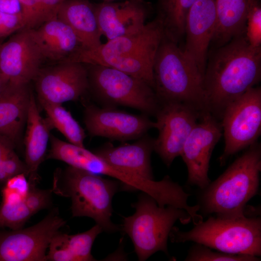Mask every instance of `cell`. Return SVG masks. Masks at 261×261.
<instances>
[{"label": "cell", "mask_w": 261, "mask_h": 261, "mask_svg": "<svg viewBox=\"0 0 261 261\" xmlns=\"http://www.w3.org/2000/svg\"><path fill=\"white\" fill-rule=\"evenodd\" d=\"M0 11L10 14H21L19 0H0Z\"/></svg>", "instance_id": "cell-37"}, {"label": "cell", "mask_w": 261, "mask_h": 261, "mask_svg": "<svg viewBox=\"0 0 261 261\" xmlns=\"http://www.w3.org/2000/svg\"><path fill=\"white\" fill-rule=\"evenodd\" d=\"M163 36L161 24L156 18L136 32L107 41L95 49L81 48L65 61L88 64L106 56L155 58Z\"/></svg>", "instance_id": "cell-16"}, {"label": "cell", "mask_w": 261, "mask_h": 261, "mask_svg": "<svg viewBox=\"0 0 261 261\" xmlns=\"http://www.w3.org/2000/svg\"><path fill=\"white\" fill-rule=\"evenodd\" d=\"M84 120L91 136L120 142L137 140L156 126L145 114H132L115 107L101 108L93 104L86 106Z\"/></svg>", "instance_id": "cell-15"}, {"label": "cell", "mask_w": 261, "mask_h": 261, "mask_svg": "<svg viewBox=\"0 0 261 261\" xmlns=\"http://www.w3.org/2000/svg\"><path fill=\"white\" fill-rule=\"evenodd\" d=\"M33 215L25 200L2 199L0 205V228L12 230L22 228Z\"/></svg>", "instance_id": "cell-28"}, {"label": "cell", "mask_w": 261, "mask_h": 261, "mask_svg": "<svg viewBox=\"0 0 261 261\" xmlns=\"http://www.w3.org/2000/svg\"><path fill=\"white\" fill-rule=\"evenodd\" d=\"M169 237L172 242L192 241L226 253L261 255V218L247 217L223 219L210 217L188 231L173 227Z\"/></svg>", "instance_id": "cell-6"}, {"label": "cell", "mask_w": 261, "mask_h": 261, "mask_svg": "<svg viewBox=\"0 0 261 261\" xmlns=\"http://www.w3.org/2000/svg\"><path fill=\"white\" fill-rule=\"evenodd\" d=\"M132 205L135 212L123 217L121 231L131 240L139 261L146 260L158 251L168 255L167 241L175 222L185 225L192 220L185 210L172 205L160 206L143 192Z\"/></svg>", "instance_id": "cell-5"}, {"label": "cell", "mask_w": 261, "mask_h": 261, "mask_svg": "<svg viewBox=\"0 0 261 261\" xmlns=\"http://www.w3.org/2000/svg\"><path fill=\"white\" fill-rule=\"evenodd\" d=\"M153 75L160 105L181 102L201 113L208 112L203 76L178 44L164 35L155 57Z\"/></svg>", "instance_id": "cell-3"}, {"label": "cell", "mask_w": 261, "mask_h": 261, "mask_svg": "<svg viewBox=\"0 0 261 261\" xmlns=\"http://www.w3.org/2000/svg\"><path fill=\"white\" fill-rule=\"evenodd\" d=\"M120 184L69 166L56 171L51 189L53 193L71 199L72 217L90 218L103 232H115L121 231V226L112 221V203Z\"/></svg>", "instance_id": "cell-4"}, {"label": "cell", "mask_w": 261, "mask_h": 261, "mask_svg": "<svg viewBox=\"0 0 261 261\" xmlns=\"http://www.w3.org/2000/svg\"><path fill=\"white\" fill-rule=\"evenodd\" d=\"M102 232V228L97 224L89 230L75 234L59 232L50 242L46 261H95L91 254L92 246L97 236Z\"/></svg>", "instance_id": "cell-25"}, {"label": "cell", "mask_w": 261, "mask_h": 261, "mask_svg": "<svg viewBox=\"0 0 261 261\" xmlns=\"http://www.w3.org/2000/svg\"><path fill=\"white\" fill-rule=\"evenodd\" d=\"M245 35L251 46L261 47V8L258 1L251 7L248 13Z\"/></svg>", "instance_id": "cell-31"}, {"label": "cell", "mask_w": 261, "mask_h": 261, "mask_svg": "<svg viewBox=\"0 0 261 261\" xmlns=\"http://www.w3.org/2000/svg\"><path fill=\"white\" fill-rule=\"evenodd\" d=\"M31 29L44 60L64 61L82 48L73 31L57 16Z\"/></svg>", "instance_id": "cell-20"}, {"label": "cell", "mask_w": 261, "mask_h": 261, "mask_svg": "<svg viewBox=\"0 0 261 261\" xmlns=\"http://www.w3.org/2000/svg\"><path fill=\"white\" fill-rule=\"evenodd\" d=\"M20 174L29 176V171L14 149L0 159V183H5L11 177Z\"/></svg>", "instance_id": "cell-30"}, {"label": "cell", "mask_w": 261, "mask_h": 261, "mask_svg": "<svg viewBox=\"0 0 261 261\" xmlns=\"http://www.w3.org/2000/svg\"><path fill=\"white\" fill-rule=\"evenodd\" d=\"M238 157L216 180L203 189L200 210L223 219L247 216L246 204L258 192L261 171V146L255 143Z\"/></svg>", "instance_id": "cell-2"}, {"label": "cell", "mask_w": 261, "mask_h": 261, "mask_svg": "<svg viewBox=\"0 0 261 261\" xmlns=\"http://www.w3.org/2000/svg\"><path fill=\"white\" fill-rule=\"evenodd\" d=\"M52 155L55 160L63 161L69 166L114 178L126 189L145 193L153 198L160 206L179 207L185 201L186 194L184 189L168 175L159 181L144 179L110 165L85 147L62 140L56 143Z\"/></svg>", "instance_id": "cell-7"}, {"label": "cell", "mask_w": 261, "mask_h": 261, "mask_svg": "<svg viewBox=\"0 0 261 261\" xmlns=\"http://www.w3.org/2000/svg\"><path fill=\"white\" fill-rule=\"evenodd\" d=\"M225 146L220 164L257 142L261 133V88L251 87L230 104L221 118Z\"/></svg>", "instance_id": "cell-9"}, {"label": "cell", "mask_w": 261, "mask_h": 261, "mask_svg": "<svg viewBox=\"0 0 261 261\" xmlns=\"http://www.w3.org/2000/svg\"><path fill=\"white\" fill-rule=\"evenodd\" d=\"M47 115V119L52 128H56L68 142L84 147L85 130L70 112L60 104L39 101Z\"/></svg>", "instance_id": "cell-27"}, {"label": "cell", "mask_w": 261, "mask_h": 261, "mask_svg": "<svg viewBox=\"0 0 261 261\" xmlns=\"http://www.w3.org/2000/svg\"><path fill=\"white\" fill-rule=\"evenodd\" d=\"M26 28L34 29L39 26L41 0H19Z\"/></svg>", "instance_id": "cell-34"}, {"label": "cell", "mask_w": 261, "mask_h": 261, "mask_svg": "<svg viewBox=\"0 0 261 261\" xmlns=\"http://www.w3.org/2000/svg\"><path fill=\"white\" fill-rule=\"evenodd\" d=\"M222 135L218 118L210 112L202 114L187 139L181 154L188 173V182L201 190L210 183L208 175L213 150Z\"/></svg>", "instance_id": "cell-13"}, {"label": "cell", "mask_w": 261, "mask_h": 261, "mask_svg": "<svg viewBox=\"0 0 261 261\" xmlns=\"http://www.w3.org/2000/svg\"><path fill=\"white\" fill-rule=\"evenodd\" d=\"M44 60L31 29L24 28L0 43V72L11 87L28 85Z\"/></svg>", "instance_id": "cell-12"}, {"label": "cell", "mask_w": 261, "mask_h": 261, "mask_svg": "<svg viewBox=\"0 0 261 261\" xmlns=\"http://www.w3.org/2000/svg\"><path fill=\"white\" fill-rule=\"evenodd\" d=\"M89 90L105 106L132 108L155 116L160 104L147 83L115 69L98 64H86Z\"/></svg>", "instance_id": "cell-8"}, {"label": "cell", "mask_w": 261, "mask_h": 261, "mask_svg": "<svg viewBox=\"0 0 261 261\" xmlns=\"http://www.w3.org/2000/svg\"><path fill=\"white\" fill-rule=\"evenodd\" d=\"M9 87L8 82L0 72V96L8 90Z\"/></svg>", "instance_id": "cell-39"}, {"label": "cell", "mask_w": 261, "mask_h": 261, "mask_svg": "<svg viewBox=\"0 0 261 261\" xmlns=\"http://www.w3.org/2000/svg\"><path fill=\"white\" fill-rule=\"evenodd\" d=\"M196 0H159L156 18L161 24L163 35L178 44L185 35L187 16Z\"/></svg>", "instance_id": "cell-26"}, {"label": "cell", "mask_w": 261, "mask_h": 261, "mask_svg": "<svg viewBox=\"0 0 261 261\" xmlns=\"http://www.w3.org/2000/svg\"><path fill=\"white\" fill-rule=\"evenodd\" d=\"M26 28L21 14H10L0 11V41Z\"/></svg>", "instance_id": "cell-33"}, {"label": "cell", "mask_w": 261, "mask_h": 261, "mask_svg": "<svg viewBox=\"0 0 261 261\" xmlns=\"http://www.w3.org/2000/svg\"><path fill=\"white\" fill-rule=\"evenodd\" d=\"M29 189L25 203L33 215L40 210L49 208L52 203V189H42L36 187L37 183L29 182Z\"/></svg>", "instance_id": "cell-32"}, {"label": "cell", "mask_w": 261, "mask_h": 261, "mask_svg": "<svg viewBox=\"0 0 261 261\" xmlns=\"http://www.w3.org/2000/svg\"><path fill=\"white\" fill-rule=\"evenodd\" d=\"M65 0H41L39 26L46 21L56 17L59 8Z\"/></svg>", "instance_id": "cell-35"}, {"label": "cell", "mask_w": 261, "mask_h": 261, "mask_svg": "<svg viewBox=\"0 0 261 261\" xmlns=\"http://www.w3.org/2000/svg\"><path fill=\"white\" fill-rule=\"evenodd\" d=\"M31 93L29 85L10 86L0 96V134L14 144L18 140L26 123Z\"/></svg>", "instance_id": "cell-24"}, {"label": "cell", "mask_w": 261, "mask_h": 261, "mask_svg": "<svg viewBox=\"0 0 261 261\" xmlns=\"http://www.w3.org/2000/svg\"><path fill=\"white\" fill-rule=\"evenodd\" d=\"M202 113L181 102L162 104L155 116L159 134L154 139V151L170 166L180 156L184 145Z\"/></svg>", "instance_id": "cell-11"}, {"label": "cell", "mask_w": 261, "mask_h": 261, "mask_svg": "<svg viewBox=\"0 0 261 261\" xmlns=\"http://www.w3.org/2000/svg\"><path fill=\"white\" fill-rule=\"evenodd\" d=\"M39 101L60 104L75 101L89 90L85 64L70 61L41 68L34 79Z\"/></svg>", "instance_id": "cell-14"}, {"label": "cell", "mask_w": 261, "mask_h": 261, "mask_svg": "<svg viewBox=\"0 0 261 261\" xmlns=\"http://www.w3.org/2000/svg\"><path fill=\"white\" fill-rule=\"evenodd\" d=\"M134 0V1H137L142 2H143L144 1V0Z\"/></svg>", "instance_id": "cell-40"}, {"label": "cell", "mask_w": 261, "mask_h": 261, "mask_svg": "<svg viewBox=\"0 0 261 261\" xmlns=\"http://www.w3.org/2000/svg\"><path fill=\"white\" fill-rule=\"evenodd\" d=\"M14 144L9 138L0 134V159L14 149Z\"/></svg>", "instance_id": "cell-38"}, {"label": "cell", "mask_w": 261, "mask_h": 261, "mask_svg": "<svg viewBox=\"0 0 261 261\" xmlns=\"http://www.w3.org/2000/svg\"><path fill=\"white\" fill-rule=\"evenodd\" d=\"M26 177L24 174H17L8 179L4 183V187L17 193L25 200L29 189V182Z\"/></svg>", "instance_id": "cell-36"}, {"label": "cell", "mask_w": 261, "mask_h": 261, "mask_svg": "<svg viewBox=\"0 0 261 261\" xmlns=\"http://www.w3.org/2000/svg\"><path fill=\"white\" fill-rule=\"evenodd\" d=\"M25 139V163L29 171V181L37 182V171L46 151L49 132L52 128L47 119L41 116L31 92L26 119Z\"/></svg>", "instance_id": "cell-22"}, {"label": "cell", "mask_w": 261, "mask_h": 261, "mask_svg": "<svg viewBox=\"0 0 261 261\" xmlns=\"http://www.w3.org/2000/svg\"><path fill=\"white\" fill-rule=\"evenodd\" d=\"M94 8L100 33L107 41L136 32L146 24L148 13L142 2L105 1Z\"/></svg>", "instance_id": "cell-18"}, {"label": "cell", "mask_w": 261, "mask_h": 261, "mask_svg": "<svg viewBox=\"0 0 261 261\" xmlns=\"http://www.w3.org/2000/svg\"><path fill=\"white\" fill-rule=\"evenodd\" d=\"M216 18L215 0H196L186 20V44L183 50L196 64L203 78Z\"/></svg>", "instance_id": "cell-17"}, {"label": "cell", "mask_w": 261, "mask_h": 261, "mask_svg": "<svg viewBox=\"0 0 261 261\" xmlns=\"http://www.w3.org/2000/svg\"><path fill=\"white\" fill-rule=\"evenodd\" d=\"M259 257L214 251L211 248L196 243L189 249L186 261H259Z\"/></svg>", "instance_id": "cell-29"}, {"label": "cell", "mask_w": 261, "mask_h": 261, "mask_svg": "<svg viewBox=\"0 0 261 261\" xmlns=\"http://www.w3.org/2000/svg\"><path fill=\"white\" fill-rule=\"evenodd\" d=\"M57 17L68 25L78 38L83 48L93 49L102 44L94 5L87 0H66Z\"/></svg>", "instance_id": "cell-21"}, {"label": "cell", "mask_w": 261, "mask_h": 261, "mask_svg": "<svg viewBox=\"0 0 261 261\" xmlns=\"http://www.w3.org/2000/svg\"><path fill=\"white\" fill-rule=\"evenodd\" d=\"M258 0H215L216 22L211 42L217 47L245 34L248 13Z\"/></svg>", "instance_id": "cell-23"}, {"label": "cell", "mask_w": 261, "mask_h": 261, "mask_svg": "<svg viewBox=\"0 0 261 261\" xmlns=\"http://www.w3.org/2000/svg\"><path fill=\"white\" fill-rule=\"evenodd\" d=\"M66 221L57 209L29 227L0 231V261H45L53 237Z\"/></svg>", "instance_id": "cell-10"}, {"label": "cell", "mask_w": 261, "mask_h": 261, "mask_svg": "<svg viewBox=\"0 0 261 261\" xmlns=\"http://www.w3.org/2000/svg\"><path fill=\"white\" fill-rule=\"evenodd\" d=\"M261 78V47H253L245 35L217 47L207 62L203 78L207 108L217 118L225 109Z\"/></svg>", "instance_id": "cell-1"}, {"label": "cell", "mask_w": 261, "mask_h": 261, "mask_svg": "<svg viewBox=\"0 0 261 261\" xmlns=\"http://www.w3.org/2000/svg\"><path fill=\"white\" fill-rule=\"evenodd\" d=\"M154 139L146 134L132 144L108 143L93 152L110 165L147 180H154L151 155Z\"/></svg>", "instance_id": "cell-19"}]
</instances>
